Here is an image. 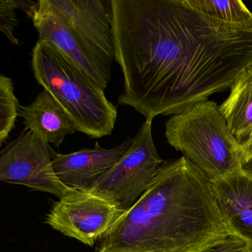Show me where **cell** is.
Instances as JSON below:
<instances>
[{"label": "cell", "mask_w": 252, "mask_h": 252, "mask_svg": "<svg viewBox=\"0 0 252 252\" xmlns=\"http://www.w3.org/2000/svg\"><path fill=\"white\" fill-rule=\"evenodd\" d=\"M119 104L153 121L230 88L252 68V18L215 20L184 0H111Z\"/></svg>", "instance_id": "1"}, {"label": "cell", "mask_w": 252, "mask_h": 252, "mask_svg": "<svg viewBox=\"0 0 252 252\" xmlns=\"http://www.w3.org/2000/svg\"><path fill=\"white\" fill-rule=\"evenodd\" d=\"M231 236L213 181L185 156L164 162L95 252H209Z\"/></svg>", "instance_id": "2"}, {"label": "cell", "mask_w": 252, "mask_h": 252, "mask_svg": "<svg viewBox=\"0 0 252 252\" xmlns=\"http://www.w3.org/2000/svg\"><path fill=\"white\" fill-rule=\"evenodd\" d=\"M32 70L38 83L49 92L91 138L110 135L118 117L117 107L104 91L55 45L38 40L32 51Z\"/></svg>", "instance_id": "3"}, {"label": "cell", "mask_w": 252, "mask_h": 252, "mask_svg": "<svg viewBox=\"0 0 252 252\" xmlns=\"http://www.w3.org/2000/svg\"><path fill=\"white\" fill-rule=\"evenodd\" d=\"M165 135L172 147L212 181L242 167L241 145L214 101H200L173 115L166 122Z\"/></svg>", "instance_id": "4"}, {"label": "cell", "mask_w": 252, "mask_h": 252, "mask_svg": "<svg viewBox=\"0 0 252 252\" xmlns=\"http://www.w3.org/2000/svg\"><path fill=\"white\" fill-rule=\"evenodd\" d=\"M152 123L144 122L129 150L91 188L110 197L125 211L144 194L164 163L155 146Z\"/></svg>", "instance_id": "5"}, {"label": "cell", "mask_w": 252, "mask_h": 252, "mask_svg": "<svg viewBox=\"0 0 252 252\" xmlns=\"http://www.w3.org/2000/svg\"><path fill=\"white\" fill-rule=\"evenodd\" d=\"M85 57L108 83L116 62L111 0H51Z\"/></svg>", "instance_id": "6"}, {"label": "cell", "mask_w": 252, "mask_h": 252, "mask_svg": "<svg viewBox=\"0 0 252 252\" xmlns=\"http://www.w3.org/2000/svg\"><path fill=\"white\" fill-rule=\"evenodd\" d=\"M125 212L107 196L91 189H76L54 203L45 222L64 235L94 247Z\"/></svg>", "instance_id": "7"}, {"label": "cell", "mask_w": 252, "mask_h": 252, "mask_svg": "<svg viewBox=\"0 0 252 252\" xmlns=\"http://www.w3.org/2000/svg\"><path fill=\"white\" fill-rule=\"evenodd\" d=\"M54 156L48 143L32 131L23 129L0 153V181L62 198L76 189L57 177L53 166Z\"/></svg>", "instance_id": "8"}, {"label": "cell", "mask_w": 252, "mask_h": 252, "mask_svg": "<svg viewBox=\"0 0 252 252\" xmlns=\"http://www.w3.org/2000/svg\"><path fill=\"white\" fill-rule=\"evenodd\" d=\"M212 181L218 209L231 236L252 246V175L240 167Z\"/></svg>", "instance_id": "9"}, {"label": "cell", "mask_w": 252, "mask_h": 252, "mask_svg": "<svg viewBox=\"0 0 252 252\" xmlns=\"http://www.w3.org/2000/svg\"><path fill=\"white\" fill-rule=\"evenodd\" d=\"M132 138L127 137L120 145L102 148L98 143L94 149H82L69 154H55L53 166L57 177L68 187L89 189L97 179L112 167L129 150Z\"/></svg>", "instance_id": "10"}, {"label": "cell", "mask_w": 252, "mask_h": 252, "mask_svg": "<svg viewBox=\"0 0 252 252\" xmlns=\"http://www.w3.org/2000/svg\"><path fill=\"white\" fill-rule=\"evenodd\" d=\"M26 14L32 19L37 30L38 40L46 41L55 45L104 91L107 89L108 82L85 57L69 30L64 17L51 0H39Z\"/></svg>", "instance_id": "11"}, {"label": "cell", "mask_w": 252, "mask_h": 252, "mask_svg": "<svg viewBox=\"0 0 252 252\" xmlns=\"http://www.w3.org/2000/svg\"><path fill=\"white\" fill-rule=\"evenodd\" d=\"M19 116L23 118L25 129L57 147L66 137L78 131L70 116L45 90L39 93L33 102L20 107Z\"/></svg>", "instance_id": "12"}, {"label": "cell", "mask_w": 252, "mask_h": 252, "mask_svg": "<svg viewBox=\"0 0 252 252\" xmlns=\"http://www.w3.org/2000/svg\"><path fill=\"white\" fill-rule=\"evenodd\" d=\"M228 129L243 145L252 134V75L244 72L230 88V94L219 106Z\"/></svg>", "instance_id": "13"}, {"label": "cell", "mask_w": 252, "mask_h": 252, "mask_svg": "<svg viewBox=\"0 0 252 252\" xmlns=\"http://www.w3.org/2000/svg\"><path fill=\"white\" fill-rule=\"evenodd\" d=\"M187 5L215 20L243 23L252 18V13L240 0H184Z\"/></svg>", "instance_id": "14"}, {"label": "cell", "mask_w": 252, "mask_h": 252, "mask_svg": "<svg viewBox=\"0 0 252 252\" xmlns=\"http://www.w3.org/2000/svg\"><path fill=\"white\" fill-rule=\"evenodd\" d=\"M20 106L14 94V85L10 78L0 76V144H3L15 126Z\"/></svg>", "instance_id": "15"}, {"label": "cell", "mask_w": 252, "mask_h": 252, "mask_svg": "<svg viewBox=\"0 0 252 252\" xmlns=\"http://www.w3.org/2000/svg\"><path fill=\"white\" fill-rule=\"evenodd\" d=\"M36 2L37 1L0 0V30L13 45H20V41L14 34L18 24L16 11L22 10L27 14Z\"/></svg>", "instance_id": "16"}, {"label": "cell", "mask_w": 252, "mask_h": 252, "mask_svg": "<svg viewBox=\"0 0 252 252\" xmlns=\"http://www.w3.org/2000/svg\"><path fill=\"white\" fill-rule=\"evenodd\" d=\"M209 252H252V246L238 237L230 236Z\"/></svg>", "instance_id": "17"}, {"label": "cell", "mask_w": 252, "mask_h": 252, "mask_svg": "<svg viewBox=\"0 0 252 252\" xmlns=\"http://www.w3.org/2000/svg\"><path fill=\"white\" fill-rule=\"evenodd\" d=\"M243 163L252 158V134L245 144L241 145Z\"/></svg>", "instance_id": "18"}, {"label": "cell", "mask_w": 252, "mask_h": 252, "mask_svg": "<svg viewBox=\"0 0 252 252\" xmlns=\"http://www.w3.org/2000/svg\"><path fill=\"white\" fill-rule=\"evenodd\" d=\"M242 167L246 172L252 175V158L243 162V164H242Z\"/></svg>", "instance_id": "19"}, {"label": "cell", "mask_w": 252, "mask_h": 252, "mask_svg": "<svg viewBox=\"0 0 252 252\" xmlns=\"http://www.w3.org/2000/svg\"><path fill=\"white\" fill-rule=\"evenodd\" d=\"M249 71H250V73H252V68H251L250 70H249Z\"/></svg>", "instance_id": "20"}]
</instances>
